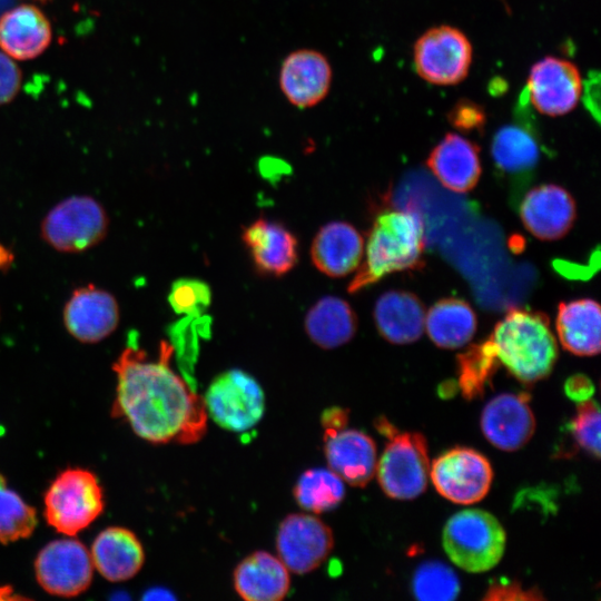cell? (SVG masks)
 Returning <instances> with one entry per match:
<instances>
[{"instance_id": "1", "label": "cell", "mask_w": 601, "mask_h": 601, "mask_svg": "<svg viewBox=\"0 0 601 601\" xmlns=\"http://www.w3.org/2000/svg\"><path fill=\"white\" fill-rule=\"evenodd\" d=\"M173 351L161 342L158 357L149 358L129 337L112 366L117 375L112 416L152 444H193L207 431L204 398L171 368Z\"/></svg>"}, {"instance_id": "2", "label": "cell", "mask_w": 601, "mask_h": 601, "mask_svg": "<svg viewBox=\"0 0 601 601\" xmlns=\"http://www.w3.org/2000/svg\"><path fill=\"white\" fill-rule=\"evenodd\" d=\"M424 249L425 227L416 209L381 210L370 229L364 260L347 292L357 293L395 272L422 268Z\"/></svg>"}, {"instance_id": "3", "label": "cell", "mask_w": 601, "mask_h": 601, "mask_svg": "<svg viewBox=\"0 0 601 601\" xmlns=\"http://www.w3.org/2000/svg\"><path fill=\"white\" fill-rule=\"evenodd\" d=\"M489 338L500 363L526 384L546 377L558 359L550 319L542 312L512 307L496 323Z\"/></svg>"}, {"instance_id": "4", "label": "cell", "mask_w": 601, "mask_h": 601, "mask_svg": "<svg viewBox=\"0 0 601 601\" xmlns=\"http://www.w3.org/2000/svg\"><path fill=\"white\" fill-rule=\"evenodd\" d=\"M443 546L454 564L480 573L494 568L503 556L506 535L491 513L471 509L452 515L443 530Z\"/></svg>"}, {"instance_id": "5", "label": "cell", "mask_w": 601, "mask_h": 601, "mask_svg": "<svg viewBox=\"0 0 601 601\" xmlns=\"http://www.w3.org/2000/svg\"><path fill=\"white\" fill-rule=\"evenodd\" d=\"M104 508V492L96 475L83 469L62 471L45 494L46 521L68 536L89 526Z\"/></svg>"}, {"instance_id": "6", "label": "cell", "mask_w": 601, "mask_h": 601, "mask_svg": "<svg viewBox=\"0 0 601 601\" xmlns=\"http://www.w3.org/2000/svg\"><path fill=\"white\" fill-rule=\"evenodd\" d=\"M109 217L90 196H70L52 207L41 223L43 240L61 253H82L107 235Z\"/></svg>"}, {"instance_id": "7", "label": "cell", "mask_w": 601, "mask_h": 601, "mask_svg": "<svg viewBox=\"0 0 601 601\" xmlns=\"http://www.w3.org/2000/svg\"><path fill=\"white\" fill-rule=\"evenodd\" d=\"M204 398L207 414L220 427L245 432L264 415L265 396L258 382L240 370L220 373L209 384Z\"/></svg>"}, {"instance_id": "8", "label": "cell", "mask_w": 601, "mask_h": 601, "mask_svg": "<svg viewBox=\"0 0 601 601\" xmlns=\"http://www.w3.org/2000/svg\"><path fill=\"white\" fill-rule=\"evenodd\" d=\"M376 465L384 493L396 500H412L427 486L430 463L427 443L421 433H393Z\"/></svg>"}, {"instance_id": "9", "label": "cell", "mask_w": 601, "mask_h": 601, "mask_svg": "<svg viewBox=\"0 0 601 601\" xmlns=\"http://www.w3.org/2000/svg\"><path fill=\"white\" fill-rule=\"evenodd\" d=\"M416 73L425 81L456 85L466 78L472 62V46L457 28L437 26L425 31L413 51Z\"/></svg>"}, {"instance_id": "10", "label": "cell", "mask_w": 601, "mask_h": 601, "mask_svg": "<svg viewBox=\"0 0 601 601\" xmlns=\"http://www.w3.org/2000/svg\"><path fill=\"white\" fill-rule=\"evenodd\" d=\"M430 475L436 491L459 504L481 501L493 480L489 460L470 447H455L441 454L433 461Z\"/></svg>"}, {"instance_id": "11", "label": "cell", "mask_w": 601, "mask_h": 601, "mask_svg": "<svg viewBox=\"0 0 601 601\" xmlns=\"http://www.w3.org/2000/svg\"><path fill=\"white\" fill-rule=\"evenodd\" d=\"M334 548L332 529L319 518L292 513L283 519L276 534L277 556L296 574L319 568Z\"/></svg>"}, {"instance_id": "12", "label": "cell", "mask_w": 601, "mask_h": 601, "mask_svg": "<svg viewBox=\"0 0 601 601\" xmlns=\"http://www.w3.org/2000/svg\"><path fill=\"white\" fill-rule=\"evenodd\" d=\"M92 570L90 552L76 539L49 542L35 561L38 583L58 597H76L86 591L92 580Z\"/></svg>"}, {"instance_id": "13", "label": "cell", "mask_w": 601, "mask_h": 601, "mask_svg": "<svg viewBox=\"0 0 601 601\" xmlns=\"http://www.w3.org/2000/svg\"><path fill=\"white\" fill-rule=\"evenodd\" d=\"M582 89L581 73L574 63L545 57L531 68L524 93L538 111L556 117L577 107Z\"/></svg>"}, {"instance_id": "14", "label": "cell", "mask_w": 601, "mask_h": 601, "mask_svg": "<svg viewBox=\"0 0 601 601\" xmlns=\"http://www.w3.org/2000/svg\"><path fill=\"white\" fill-rule=\"evenodd\" d=\"M119 316L115 296L92 284L75 289L62 313L66 329L81 343L105 339L117 328Z\"/></svg>"}, {"instance_id": "15", "label": "cell", "mask_w": 601, "mask_h": 601, "mask_svg": "<svg viewBox=\"0 0 601 601\" xmlns=\"http://www.w3.org/2000/svg\"><path fill=\"white\" fill-rule=\"evenodd\" d=\"M524 227L536 238L555 240L565 236L577 217V206L571 194L555 184L531 188L520 204Z\"/></svg>"}, {"instance_id": "16", "label": "cell", "mask_w": 601, "mask_h": 601, "mask_svg": "<svg viewBox=\"0 0 601 601\" xmlns=\"http://www.w3.org/2000/svg\"><path fill=\"white\" fill-rule=\"evenodd\" d=\"M526 393H504L483 408L481 428L486 440L502 451L523 447L535 430V418Z\"/></svg>"}, {"instance_id": "17", "label": "cell", "mask_w": 601, "mask_h": 601, "mask_svg": "<svg viewBox=\"0 0 601 601\" xmlns=\"http://www.w3.org/2000/svg\"><path fill=\"white\" fill-rule=\"evenodd\" d=\"M332 75L331 65L324 55L300 49L289 53L283 61L279 86L292 105L309 108L327 96Z\"/></svg>"}, {"instance_id": "18", "label": "cell", "mask_w": 601, "mask_h": 601, "mask_svg": "<svg viewBox=\"0 0 601 601\" xmlns=\"http://www.w3.org/2000/svg\"><path fill=\"white\" fill-rule=\"evenodd\" d=\"M328 469L353 486H365L376 472V446L366 433L346 427L324 432Z\"/></svg>"}, {"instance_id": "19", "label": "cell", "mask_w": 601, "mask_h": 601, "mask_svg": "<svg viewBox=\"0 0 601 601\" xmlns=\"http://www.w3.org/2000/svg\"><path fill=\"white\" fill-rule=\"evenodd\" d=\"M426 166L445 188L466 193L476 186L482 173L480 148L463 136L449 132L432 149Z\"/></svg>"}, {"instance_id": "20", "label": "cell", "mask_w": 601, "mask_h": 601, "mask_svg": "<svg viewBox=\"0 0 601 601\" xmlns=\"http://www.w3.org/2000/svg\"><path fill=\"white\" fill-rule=\"evenodd\" d=\"M242 238L256 269L264 275L282 276L297 264V239L277 221L256 219L244 228Z\"/></svg>"}, {"instance_id": "21", "label": "cell", "mask_w": 601, "mask_h": 601, "mask_svg": "<svg viewBox=\"0 0 601 601\" xmlns=\"http://www.w3.org/2000/svg\"><path fill=\"white\" fill-rule=\"evenodd\" d=\"M364 255V239L346 221H331L314 237L311 257L314 266L329 277H343L354 272Z\"/></svg>"}, {"instance_id": "22", "label": "cell", "mask_w": 601, "mask_h": 601, "mask_svg": "<svg viewBox=\"0 0 601 601\" xmlns=\"http://www.w3.org/2000/svg\"><path fill=\"white\" fill-rule=\"evenodd\" d=\"M51 37L49 20L35 6L21 4L0 16V48L10 58L29 60L40 56Z\"/></svg>"}, {"instance_id": "23", "label": "cell", "mask_w": 601, "mask_h": 601, "mask_svg": "<svg viewBox=\"0 0 601 601\" xmlns=\"http://www.w3.org/2000/svg\"><path fill=\"white\" fill-rule=\"evenodd\" d=\"M233 584L246 601H279L289 592V570L278 556L256 551L236 565Z\"/></svg>"}, {"instance_id": "24", "label": "cell", "mask_w": 601, "mask_h": 601, "mask_svg": "<svg viewBox=\"0 0 601 601\" xmlns=\"http://www.w3.org/2000/svg\"><path fill=\"white\" fill-rule=\"evenodd\" d=\"M495 168L513 180H530L540 160V144L530 122L521 118L501 127L491 142Z\"/></svg>"}, {"instance_id": "25", "label": "cell", "mask_w": 601, "mask_h": 601, "mask_svg": "<svg viewBox=\"0 0 601 601\" xmlns=\"http://www.w3.org/2000/svg\"><path fill=\"white\" fill-rule=\"evenodd\" d=\"M91 560L98 572L109 581L131 579L145 562V552L137 535L121 526L101 531L91 546Z\"/></svg>"}, {"instance_id": "26", "label": "cell", "mask_w": 601, "mask_h": 601, "mask_svg": "<svg viewBox=\"0 0 601 601\" xmlns=\"http://www.w3.org/2000/svg\"><path fill=\"white\" fill-rule=\"evenodd\" d=\"M373 315L380 335L393 344L413 343L424 329V305L407 290L392 289L382 294Z\"/></svg>"}, {"instance_id": "27", "label": "cell", "mask_w": 601, "mask_h": 601, "mask_svg": "<svg viewBox=\"0 0 601 601\" xmlns=\"http://www.w3.org/2000/svg\"><path fill=\"white\" fill-rule=\"evenodd\" d=\"M555 327L568 352L592 356L600 352V305L591 298L562 302L558 307Z\"/></svg>"}, {"instance_id": "28", "label": "cell", "mask_w": 601, "mask_h": 601, "mask_svg": "<svg viewBox=\"0 0 601 601\" xmlns=\"http://www.w3.org/2000/svg\"><path fill=\"white\" fill-rule=\"evenodd\" d=\"M305 329L314 344L333 349L353 338L357 329V317L346 300L325 296L307 312Z\"/></svg>"}, {"instance_id": "29", "label": "cell", "mask_w": 601, "mask_h": 601, "mask_svg": "<svg viewBox=\"0 0 601 601\" xmlns=\"http://www.w3.org/2000/svg\"><path fill=\"white\" fill-rule=\"evenodd\" d=\"M476 315L471 305L461 298L446 297L437 300L427 314L424 326L431 341L442 348H459L475 334Z\"/></svg>"}, {"instance_id": "30", "label": "cell", "mask_w": 601, "mask_h": 601, "mask_svg": "<svg viewBox=\"0 0 601 601\" xmlns=\"http://www.w3.org/2000/svg\"><path fill=\"white\" fill-rule=\"evenodd\" d=\"M293 495L303 510L319 514L335 509L343 501L345 485L329 469H309L298 477Z\"/></svg>"}, {"instance_id": "31", "label": "cell", "mask_w": 601, "mask_h": 601, "mask_svg": "<svg viewBox=\"0 0 601 601\" xmlns=\"http://www.w3.org/2000/svg\"><path fill=\"white\" fill-rule=\"evenodd\" d=\"M457 385L466 400H474L484 394L486 385L500 366L491 339L472 344L456 356Z\"/></svg>"}, {"instance_id": "32", "label": "cell", "mask_w": 601, "mask_h": 601, "mask_svg": "<svg viewBox=\"0 0 601 601\" xmlns=\"http://www.w3.org/2000/svg\"><path fill=\"white\" fill-rule=\"evenodd\" d=\"M37 512L11 490L0 473V542L8 544L32 534Z\"/></svg>"}, {"instance_id": "33", "label": "cell", "mask_w": 601, "mask_h": 601, "mask_svg": "<svg viewBox=\"0 0 601 601\" xmlns=\"http://www.w3.org/2000/svg\"><path fill=\"white\" fill-rule=\"evenodd\" d=\"M412 589L421 601H452L460 593V581L446 564L426 561L415 570Z\"/></svg>"}, {"instance_id": "34", "label": "cell", "mask_w": 601, "mask_h": 601, "mask_svg": "<svg viewBox=\"0 0 601 601\" xmlns=\"http://www.w3.org/2000/svg\"><path fill=\"white\" fill-rule=\"evenodd\" d=\"M168 300L178 314L200 315L210 304V289L199 279H178L171 286Z\"/></svg>"}, {"instance_id": "35", "label": "cell", "mask_w": 601, "mask_h": 601, "mask_svg": "<svg viewBox=\"0 0 601 601\" xmlns=\"http://www.w3.org/2000/svg\"><path fill=\"white\" fill-rule=\"evenodd\" d=\"M570 430L583 450L600 457V410L597 402L587 400L579 403Z\"/></svg>"}, {"instance_id": "36", "label": "cell", "mask_w": 601, "mask_h": 601, "mask_svg": "<svg viewBox=\"0 0 601 601\" xmlns=\"http://www.w3.org/2000/svg\"><path fill=\"white\" fill-rule=\"evenodd\" d=\"M485 111L474 101H457L449 112L451 125L462 131L480 130L485 124Z\"/></svg>"}, {"instance_id": "37", "label": "cell", "mask_w": 601, "mask_h": 601, "mask_svg": "<svg viewBox=\"0 0 601 601\" xmlns=\"http://www.w3.org/2000/svg\"><path fill=\"white\" fill-rule=\"evenodd\" d=\"M539 589H524L521 583L506 580L494 581L487 589L483 600L486 601H514V600H543Z\"/></svg>"}, {"instance_id": "38", "label": "cell", "mask_w": 601, "mask_h": 601, "mask_svg": "<svg viewBox=\"0 0 601 601\" xmlns=\"http://www.w3.org/2000/svg\"><path fill=\"white\" fill-rule=\"evenodd\" d=\"M21 86V71L4 52L0 51V105L11 101Z\"/></svg>"}, {"instance_id": "39", "label": "cell", "mask_w": 601, "mask_h": 601, "mask_svg": "<svg viewBox=\"0 0 601 601\" xmlns=\"http://www.w3.org/2000/svg\"><path fill=\"white\" fill-rule=\"evenodd\" d=\"M564 393L570 400L581 403L591 398L594 385L587 375L575 374L565 381Z\"/></svg>"}, {"instance_id": "40", "label": "cell", "mask_w": 601, "mask_h": 601, "mask_svg": "<svg viewBox=\"0 0 601 601\" xmlns=\"http://www.w3.org/2000/svg\"><path fill=\"white\" fill-rule=\"evenodd\" d=\"M348 421L347 411L342 407L333 406L324 411L321 423L325 431H337L346 427Z\"/></svg>"}, {"instance_id": "41", "label": "cell", "mask_w": 601, "mask_h": 601, "mask_svg": "<svg viewBox=\"0 0 601 601\" xmlns=\"http://www.w3.org/2000/svg\"><path fill=\"white\" fill-rule=\"evenodd\" d=\"M12 262V254L0 244V269L8 267Z\"/></svg>"}, {"instance_id": "42", "label": "cell", "mask_w": 601, "mask_h": 601, "mask_svg": "<svg viewBox=\"0 0 601 601\" xmlns=\"http://www.w3.org/2000/svg\"><path fill=\"white\" fill-rule=\"evenodd\" d=\"M21 599L20 595H14L10 587H0V600Z\"/></svg>"}, {"instance_id": "43", "label": "cell", "mask_w": 601, "mask_h": 601, "mask_svg": "<svg viewBox=\"0 0 601 601\" xmlns=\"http://www.w3.org/2000/svg\"><path fill=\"white\" fill-rule=\"evenodd\" d=\"M9 2L10 0H0V13L8 7Z\"/></svg>"}]
</instances>
